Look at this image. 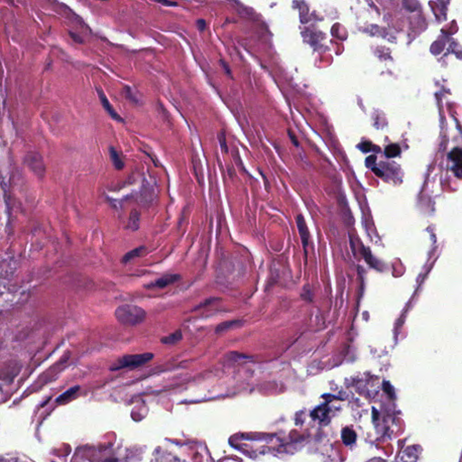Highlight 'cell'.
<instances>
[{"label":"cell","instance_id":"obj_1","mask_svg":"<svg viewBox=\"0 0 462 462\" xmlns=\"http://www.w3.org/2000/svg\"><path fill=\"white\" fill-rule=\"evenodd\" d=\"M115 317L122 325L137 326L145 322L146 312L137 305L123 304L115 310Z\"/></svg>","mask_w":462,"mask_h":462},{"label":"cell","instance_id":"obj_2","mask_svg":"<svg viewBox=\"0 0 462 462\" xmlns=\"http://www.w3.org/2000/svg\"><path fill=\"white\" fill-rule=\"evenodd\" d=\"M153 353H143L138 355H125L120 358L110 367V371H117L123 368H135L145 365L154 359Z\"/></svg>","mask_w":462,"mask_h":462},{"label":"cell","instance_id":"obj_3","mask_svg":"<svg viewBox=\"0 0 462 462\" xmlns=\"http://www.w3.org/2000/svg\"><path fill=\"white\" fill-rule=\"evenodd\" d=\"M26 164L39 178L45 176V166L42 156L37 153H29L26 156Z\"/></svg>","mask_w":462,"mask_h":462},{"label":"cell","instance_id":"obj_4","mask_svg":"<svg viewBox=\"0 0 462 462\" xmlns=\"http://www.w3.org/2000/svg\"><path fill=\"white\" fill-rule=\"evenodd\" d=\"M97 92H98V96H99L100 102L102 103V107L106 110V112L110 116V118H111L112 120H114L118 121V122L124 123V122H125L124 119L115 110L114 108H113L112 105H111V103L109 102L106 95L104 94L103 90H102V89H100V88H97Z\"/></svg>","mask_w":462,"mask_h":462},{"label":"cell","instance_id":"obj_5","mask_svg":"<svg viewBox=\"0 0 462 462\" xmlns=\"http://www.w3.org/2000/svg\"><path fill=\"white\" fill-rule=\"evenodd\" d=\"M182 278V276L180 274H167V275H165L161 278L156 279L154 280L152 283L148 284V285H145L146 289H154V288H165L166 286H169L170 285H172L174 283H176L177 281H179L180 279Z\"/></svg>","mask_w":462,"mask_h":462},{"label":"cell","instance_id":"obj_6","mask_svg":"<svg viewBox=\"0 0 462 462\" xmlns=\"http://www.w3.org/2000/svg\"><path fill=\"white\" fill-rule=\"evenodd\" d=\"M296 224H297L298 230H299V233H300V237H301V240H302L304 250H305V255L307 257L306 247H308V244H309V232H308L307 225H306L305 221H304V216L302 214H299L297 216Z\"/></svg>","mask_w":462,"mask_h":462},{"label":"cell","instance_id":"obj_7","mask_svg":"<svg viewBox=\"0 0 462 462\" xmlns=\"http://www.w3.org/2000/svg\"><path fill=\"white\" fill-rule=\"evenodd\" d=\"M108 153H109V156H110V159L113 163L115 168L119 171L122 170L125 167V164H124L123 160L121 159L120 155L117 151V149L113 146H110L109 149H108Z\"/></svg>","mask_w":462,"mask_h":462},{"label":"cell","instance_id":"obj_8","mask_svg":"<svg viewBox=\"0 0 462 462\" xmlns=\"http://www.w3.org/2000/svg\"><path fill=\"white\" fill-rule=\"evenodd\" d=\"M183 340V333L181 329H178L175 332L171 333V335L164 337L161 342L165 345H175L176 343L181 342Z\"/></svg>","mask_w":462,"mask_h":462},{"label":"cell","instance_id":"obj_9","mask_svg":"<svg viewBox=\"0 0 462 462\" xmlns=\"http://www.w3.org/2000/svg\"><path fill=\"white\" fill-rule=\"evenodd\" d=\"M243 324V322L242 321H228V322H225V323H222L216 328V333H222V332H225L227 331L228 329H233V328H236V327H240Z\"/></svg>","mask_w":462,"mask_h":462},{"label":"cell","instance_id":"obj_10","mask_svg":"<svg viewBox=\"0 0 462 462\" xmlns=\"http://www.w3.org/2000/svg\"><path fill=\"white\" fill-rule=\"evenodd\" d=\"M145 250H146V247H144V246L137 247V248H135L134 250L128 252V253L126 254V255L123 257L122 263L127 264L128 262H130L131 260H133L134 258H136V257H140Z\"/></svg>","mask_w":462,"mask_h":462},{"label":"cell","instance_id":"obj_11","mask_svg":"<svg viewBox=\"0 0 462 462\" xmlns=\"http://www.w3.org/2000/svg\"><path fill=\"white\" fill-rule=\"evenodd\" d=\"M80 388H81V386H73V387H71L69 390H67L66 392L62 394L55 400V402L58 403V404L64 403L65 401H67L68 399L70 398L72 395H74V394L80 390Z\"/></svg>","mask_w":462,"mask_h":462},{"label":"cell","instance_id":"obj_12","mask_svg":"<svg viewBox=\"0 0 462 462\" xmlns=\"http://www.w3.org/2000/svg\"><path fill=\"white\" fill-rule=\"evenodd\" d=\"M357 439V435L354 432V430L349 429V428H345L344 430H342V440L345 444L347 445H349V444H352V443H355Z\"/></svg>","mask_w":462,"mask_h":462},{"label":"cell","instance_id":"obj_13","mask_svg":"<svg viewBox=\"0 0 462 462\" xmlns=\"http://www.w3.org/2000/svg\"><path fill=\"white\" fill-rule=\"evenodd\" d=\"M140 214L138 211L133 210L129 217V227L132 230H137L139 228Z\"/></svg>","mask_w":462,"mask_h":462},{"label":"cell","instance_id":"obj_14","mask_svg":"<svg viewBox=\"0 0 462 462\" xmlns=\"http://www.w3.org/2000/svg\"><path fill=\"white\" fill-rule=\"evenodd\" d=\"M400 153H401V148L396 144H392V145L386 146V150H385L386 156L390 157V158L396 157L397 155L400 154Z\"/></svg>","mask_w":462,"mask_h":462},{"label":"cell","instance_id":"obj_15","mask_svg":"<svg viewBox=\"0 0 462 462\" xmlns=\"http://www.w3.org/2000/svg\"><path fill=\"white\" fill-rule=\"evenodd\" d=\"M220 145L222 148V150L225 153H228V144H227V137H226V133L224 130H221L220 133L218 135Z\"/></svg>","mask_w":462,"mask_h":462},{"label":"cell","instance_id":"obj_16","mask_svg":"<svg viewBox=\"0 0 462 462\" xmlns=\"http://www.w3.org/2000/svg\"><path fill=\"white\" fill-rule=\"evenodd\" d=\"M450 159L455 162L457 164H462V150L460 149V148H455L454 150H452L450 154Z\"/></svg>","mask_w":462,"mask_h":462},{"label":"cell","instance_id":"obj_17","mask_svg":"<svg viewBox=\"0 0 462 462\" xmlns=\"http://www.w3.org/2000/svg\"><path fill=\"white\" fill-rule=\"evenodd\" d=\"M154 2L156 3H159L165 7H176L178 6L177 3L176 2H173V1H171V0H154Z\"/></svg>","mask_w":462,"mask_h":462},{"label":"cell","instance_id":"obj_18","mask_svg":"<svg viewBox=\"0 0 462 462\" xmlns=\"http://www.w3.org/2000/svg\"><path fill=\"white\" fill-rule=\"evenodd\" d=\"M287 133H288V136H289V137H290V139H291V143H292L294 146H296V147L300 146V143H299V141H298L295 134L293 133L291 129H287Z\"/></svg>","mask_w":462,"mask_h":462},{"label":"cell","instance_id":"obj_19","mask_svg":"<svg viewBox=\"0 0 462 462\" xmlns=\"http://www.w3.org/2000/svg\"><path fill=\"white\" fill-rule=\"evenodd\" d=\"M69 34H70V38L72 39L77 44H83L84 43L83 39L75 33L69 32Z\"/></svg>","mask_w":462,"mask_h":462},{"label":"cell","instance_id":"obj_20","mask_svg":"<svg viewBox=\"0 0 462 462\" xmlns=\"http://www.w3.org/2000/svg\"><path fill=\"white\" fill-rule=\"evenodd\" d=\"M359 147L363 152H368L371 150L372 145L370 142H363L361 145H359Z\"/></svg>","mask_w":462,"mask_h":462},{"label":"cell","instance_id":"obj_21","mask_svg":"<svg viewBox=\"0 0 462 462\" xmlns=\"http://www.w3.org/2000/svg\"><path fill=\"white\" fill-rule=\"evenodd\" d=\"M127 90H126V96H127V99H128L130 102H133V103H136V104H137V103H138V101L137 100V98H135V97H134L133 94H132V91H131V89H129V88H127Z\"/></svg>","mask_w":462,"mask_h":462},{"label":"cell","instance_id":"obj_22","mask_svg":"<svg viewBox=\"0 0 462 462\" xmlns=\"http://www.w3.org/2000/svg\"><path fill=\"white\" fill-rule=\"evenodd\" d=\"M196 25L197 27H198V29H199L200 31H202V32L205 30V28H206V26H207L206 21L203 19L197 20Z\"/></svg>","mask_w":462,"mask_h":462},{"label":"cell","instance_id":"obj_23","mask_svg":"<svg viewBox=\"0 0 462 462\" xmlns=\"http://www.w3.org/2000/svg\"><path fill=\"white\" fill-rule=\"evenodd\" d=\"M259 172L260 174L262 175V177H263L264 182H265V188H266V190L267 192H269V191H270V184H269V182H268V180H267V178H266V174H264L261 170H259Z\"/></svg>","mask_w":462,"mask_h":462},{"label":"cell","instance_id":"obj_24","mask_svg":"<svg viewBox=\"0 0 462 462\" xmlns=\"http://www.w3.org/2000/svg\"><path fill=\"white\" fill-rule=\"evenodd\" d=\"M376 155H370L368 158H367V165H373L376 163Z\"/></svg>","mask_w":462,"mask_h":462},{"label":"cell","instance_id":"obj_25","mask_svg":"<svg viewBox=\"0 0 462 462\" xmlns=\"http://www.w3.org/2000/svg\"><path fill=\"white\" fill-rule=\"evenodd\" d=\"M221 64H222V66H223V67L225 68V70H226V72H227V73H228V74H231V70H230V69H229V67H228V64H226V63H225L224 61H222H222H221Z\"/></svg>","mask_w":462,"mask_h":462},{"label":"cell","instance_id":"obj_26","mask_svg":"<svg viewBox=\"0 0 462 462\" xmlns=\"http://www.w3.org/2000/svg\"><path fill=\"white\" fill-rule=\"evenodd\" d=\"M372 170H373L374 173H376V174L378 177H382V176H383V172L380 171L379 169H377V168H373Z\"/></svg>","mask_w":462,"mask_h":462},{"label":"cell","instance_id":"obj_27","mask_svg":"<svg viewBox=\"0 0 462 462\" xmlns=\"http://www.w3.org/2000/svg\"><path fill=\"white\" fill-rule=\"evenodd\" d=\"M99 1H108V0H99Z\"/></svg>","mask_w":462,"mask_h":462}]
</instances>
